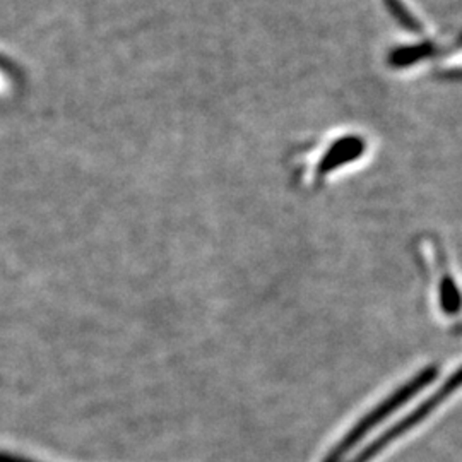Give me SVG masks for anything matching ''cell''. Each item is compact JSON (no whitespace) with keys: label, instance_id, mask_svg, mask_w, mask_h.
Instances as JSON below:
<instances>
[{"label":"cell","instance_id":"6da1fadb","mask_svg":"<svg viewBox=\"0 0 462 462\" xmlns=\"http://www.w3.org/2000/svg\"><path fill=\"white\" fill-rule=\"evenodd\" d=\"M366 151V143L358 134H347L341 137H334L326 144L305 149L300 152V160L312 162L315 165L307 166L297 171V179L301 182L320 183L328 179L330 173L341 170V166L358 162Z\"/></svg>","mask_w":462,"mask_h":462},{"label":"cell","instance_id":"7a4b0ae2","mask_svg":"<svg viewBox=\"0 0 462 462\" xmlns=\"http://www.w3.org/2000/svg\"><path fill=\"white\" fill-rule=\"evenodd\" d=\"M437 377V368L435 366H429L425 370H421L411 382H408L406 385H402L396 394L387 397L380 406H377L374 411L366 414L365 418H362L351 431L347 433L346 437L339 442V446L336 447L332 452H330L329 457L324 462H339L341 457L346 454L349 448H353V446H356L365 435L372 429H375L379 425L380 421H383L389 414L394 413L396 410H399L406 401H410L414 394H418L423 387H427L431 380Z\"/></svg>","mask_w":462,"mask_h":462},{"label":"cell","instance_id":"3957f363","mask_svg":"<svg viewBox=\"0 0 462 462\" xmlns=\"http://www.w3.org/2000/svg\"><path fill=\"white\" fill-rule=\"evenodd\" d=\"M459 382H461V370L457 368L450 379L447 380L446 383L433 394L430 396L421 406H418L414 411L408 414L406 418H402L399 423H396L393 429L387 430L385 433H382L379 439H375L370 446L365 447L364 450L355 456V459L349 462H370L375 456H379L380 452L387 446H391L396 439H399L401 435H404L406 431L416 427L418 423H421L427 416H429L437 406H440L447 396H450L457 387H459Z\"/></svg>","mask_w":462,"mask_h":462},{"label":"cell","instance_id":"277c9868","mask_svg":"<svg viewBox=\"0 0 462 462\" xmlns=\"http://www.w3.org/2000/svg\"><path fill=\"white\" fill-rule=\"evenodd\" d=\"M461 295L450 276H446L440 282V307L447 315H454L459 312Z\"/></svg>","mask_w":462,"mask_h":462},{"label":"cell","instance_id":"5b68a950","mask_svg":"<svg viewBox=\"0 0 462 462\" xmlns=\"http://www.w3.org/2000/svg\"><path fill=\"white\" fill-rule=\"evenodd\" d=\"M0 462H33L24 457H19L16 454H7V452H0Z\"/></svg>","mask_w":462,"mask_h":462}]
</instances>
